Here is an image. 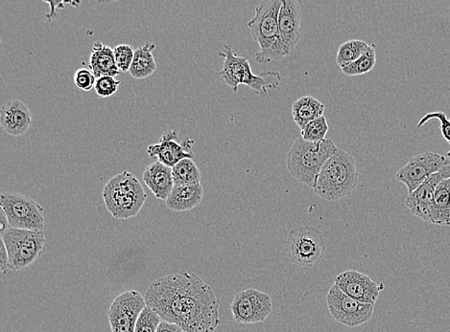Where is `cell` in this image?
Wrapping results in <instances>:
<instances>
[{"instance_id": "cell-33", "label": "cell", "mask_w": 450, "mask_h": 332, "mask_svg": "<svg viewBox=\"0 0 450 332\" xmlns=\"http://www.w3.org/2000/svg\"><path fill=\"white\" fill-rule=\"evenodd\" d=\"M96 79V75L89 68L81 67L76 70L73 81H74L75 86L81 91L89 92L92 88H94Z\"/></svg>"}, {"instance_id": "cell-3", "label": "cell", "mask_w": 450, "mask_h": 332, "mask_svg": "<svg viewBox=\"0 0 450 332\" xmlns=\"http://www.w3.org/2000/svg\"><path fill=\"white\" fill-rule=\"evenodd\" d=\"M281 5L283 0L261 2L254 9L253 20L248 23L252 37L260 47L254 55L259 64L281 62L287 57L279 42V16Z\"/></svg>"}, {"instance_id": "cell-15", "label": "cell", "mask_w": 450, "mask_h": 332, "mask_svg": "<svg viewBox=\"0 0 450 332\" xmlns=\"http://www.w3.org/2000/svg\"><path fill=\"white\" fill-rule=\"evenodd\" d=\"M177 130H169L164 133L159 138V142L150 145L147 149V154L150 157H156L158 161L167 167L173 168L183 159H193L194 154L192 151L195 142L191 137L183 139L181 143H178Z\"/></svg>"}, {"instance_id": "cell-35", "label": "cell", "mask_w": 450, "mask_h": 332, "mask_svg": "<svg viewBox=\"0 0 450 332\" xmlns=\"http://www.w3.org/2000/svg\"><path fill=\"white\" fill-rule=\"evenodd\" d=\"M0 269L4 274H6L10 271L9 269V258H8V253L6 247H5L4 242L1 241V246H0Z\"/></svg>"}, {"instance_id": "cell-26", "label": "cell", "mask_w": 450, "mask_h": 332, "mask_svg": "<svg viewBox=\"0 0 450 332\" xmlns=\"http://www.w3.org/2000/svg\"><path fill=\"white\" fill-rule=\"evenodd\" d=\"M368 43L361 40H348L340 45L336 56V64L343 68L357 61L368 48Z\"/></svg>"}, {"instance_id": "cell-29", "label": "cell", "mask_w": 450, "mask_h": 332, "mask_svg": "<svg viewBox=\"0 0 450 332\" xmlns=\"http://www.w3.org/2000/svg\"><path fill=\"white\" fill-rule=\"evenodd\" d=\"M162 318L151 307L146 306L138 317L135 332H157Z\"/></svg>"}, {"instance_id": "cell-10", "label": "cell", "mask_w": 450, "mask_h": 332, "mask_svg": "<svg viewBox=\"0 0 450 332\" xmlns=\"http://www.w3.org/2000/svg\"><path fill=\"white\" fill-rule=\"evenodd\" d=\"M327 304L333 319L349 328H355L370 322L375 311V304L355 300L335 285L330 288Z\"/></svg>"}, {"instance_id": "cell-22", "label": "cell", "mask_w": 450, "mask_h": 332, "mask_svg": "<svg viewBox=\"0 0 450 332\" xmlns=\"http://www.w3.org/2000/svg\"><path fill=\"white\" fill-rule=\"evenodd\" d=\"M325 105L313 96H303L292 105V115L298 127L305 129L310 122L324 115Z\"/></svg>"}, {"instance_id": "cell-11", "label": "cell", "mask_w": 450, "mask_h": 332, "mask_svg": "<svg viewBox=\"0 0 450 332\" xmlns=\"http://www.w3.org/2000/svg\"><path fill=\"white\" fill-rule=\"evenodd\" d=\"M272 309V299L269 294L254 288L240 291L230 304L232 317L240 325L265 322Z\"/></svg>"}, {"instance_id": "cell-16", "label": "cell", "mask_w": 450, "mask_h": 332, "mask_svg": "<svg viewBox=\"0 0 450 332\" xmlns=\"http://www.w3.org/2000/svg\"><path fill=\"white\" fill-rule=\"evenodd\" d=\"M279 42L290 56L302 37V8L298 0H283L279 16Z\"/></svg>"}, {"instance_id": "cell-4", "label": "cell", "mask_w": 450, "mask_h": 332, "mask_svg": "<svg viewBox=\"0 0 450 332\" xmlns=\"http://www.w3.org/2000/svg\"><path fill=\"white\" fill-rule=\"evenodd\" d=\"M338 149L330 139L313 143L297 138L287 154V170L300 183L314 188L322 166Z\"/></svg>"}, {"instance_id": "cell-27", "label": "cell", "mask_w": 450, "mask_h": 332, "mask_svg": "<svg viewBox=\"0 0 450 332\" xmlns=\"http://www.w3.org/2000/svg\"><path fill=\"white\" fill-rule=\"evenodd\" d=\"M376 64V52L375 46L369 45L364 54L357 61L347 67L341 68L344 74L349 77H357L367 74L373 69Z\"/></svg>"}, {"instance_id": "cell-30", "label": "cell", "mask_w": 450, "mask_h": 332, "mask_svg": "<svg viewBox=\"0 0 450 332\" xmlns=\"http://www.w3.org/2000/svg\"><path fill=\"white\" fill-rule=\"evenodd\" d=\"M113 53H115L116 62L119 71L123 73L129 72L135 56V50L133 46L130 45H119L113 48Z\"/></svg>"}, {"instance_id": "cell-28", "label": "cell", "mask_w": 450, "mask_h": 332, "mask_svg": "<svg viewBox=\"0 0 450 332\" xmlns=\"http://www.w3.org/2000/svg\"><path fill=\"white\" fill-rule=\"evenodd\" d=\"M329 130L327 118L322 115L310 122L305 129L300 130V137L308 142H321V141L325 140Z\"/></svg>"}, {"instance_id": "cell-5", "label": "cell", "mask_w": 450, "mask_h": 332, "mask_svg": "<svg viewBox=\"0 0 450 332\" xmlns=\"http://www.w3.org/2000/svg\"><path fill=\"white\" fill-rule=\"evenodd\" d=\"M103 200L108 213L116 219L137 217L147 200L145 188L128 171L113 176L103 189Z\"/></svg>"}, {"instance_id": "cell-20", "label": "cell", "mask_w": 450, "mask_h": 332, "mask_svg": "<svg viewBox=\"0 0 450 332\" xmlns=\"http://www.w3.org/2000/svg\"><path fill=\"white\" fill-rule=\"evenodd\" d=\"M204 188L202 184L174 185L171 194L168 197L167 208L177 213L191 211L202 203Z\"/></svg>"}, {"instance_id": "cell-19", "label": "cell", "mask_w": 450, "mask_h": 332, "mask_svg": "<svg viewBox=\"0 0 450 332\" xmlns=\"http://www.w3.org/2000/svg\"><path fill=\"white\" fill-rule=\"evenodd\" d=\"M143 182L159 200L167 201L174 188L172 168L159 161L151 163L142 173Z\"/></svg>"}, {"instance_id": "cell-17", "label": "cell", "mask_w": 450, "mask_h": 332, "mask_svg": "<svg viewBox=\"0 0 450 332\" xmlns=\"http://www.w3.org/2000/svg\"><path fill=\"white\" fill-rule=\"evenodd\" d=\"M334 285L344 293L364 304H375L383 287L367 275L356 270H347L335 277Z\"/></svg>"}, {"instance_id": "cell-21", "label": "cell", "mask_w": 450, "mask_h": 332, "mask_svg": "<svg viewBox=\"0 0 450 332\" xmlns=\"http://www.w3.org/2000/svg\"><path fill=\"white\" fill-rule=\"evenodd\" d=\"M89 68L96 78L103 77V76L116 78L120 74L116 65L113 48L103 45L101 42H94L91 56H89Z\"/></svg>"}, {"instance_id": "cell-2", "label": "cell", "mask_w": 450, "mask_h": 332, "mask_svg": "<svg viewBox=\"0 0 450 332\" xmlns=\"http://www.w3.org/2000/svg\"><path fill=\"white\" fill-rule=\"evenodd\" d=\"M359 183V173L354 157L338 149L320 171L314 193L322 200L332 202L349 197Z\"/></svg>"}, {"instance_id": "cell-7", "label": "cell", "mask_w": 450, "mask_h": 332, "mask_svg": "<svg viewBox=\"0 0 450 332\" xmlns=\"http://www.w3.org/2000/svg\"><path fill=\"white\" fill-rule=\"evenodd\" d=\"M9 258L10 271L24 270L42 256L46 246L43 231L9 227L0 234Z\"/></svg>"}, {"instance_id": "cell-6", "label": "cell", "mask_w": 450, "mask_h": 332, "mask_svg": "<svg viewBox=\"0 0 450 332\" xmlns=\"http://www.w3.org/2000/svg\"><path fill=\"white\" fill-rule=\"evenodd\" d=\"M219 55L224 57L223 67L219 72V78L234 92L238 91L241 84L250 87L259 96H266L269 89L278 88L281 81V74L278 71H264L254 75L250 62L245 57L238 56L232 51V46L225 45L224 51Z\"/></svg>"}, {"instance_id": "cell-13", "label": "cell", "mask_w": 450, "mask_h": 332, "mask_svg": "<svg viewBox=\"0 0 450 332\" xmlns=\"http://www.w3.org/2000/svg\"><path fill=\"white\" fill-rule=\"evenodd\" d=\"M145 298L135 290L116 297L108 310V322L113 332H135L140 313L145 309Z\"/></svg>"}, {"instance_id": "cell-31", "label": "cell", "mask_w": 450, "mask_h": 332, "mask_svg": "<svg viewBox=\"0 0 450 332\" xmlns=\"http://www.w3.org/2000/svg\"><path fill=\"white\" fill-rule=\"evenodd\" d=\"M121 81L111 76H103L97 78L94 91L100 98L112 97L118 92Z\"/></svg>"}, {"instance_id": "cell-9", "label": "cell", "mask_w": 450, "mask_h": 332, "mask_svg": "<svg viewBox=\"0 0 450 332\" xmlns=\"http://www.w3.org/2000/svg\"><path fill=\"white\" fill-rule=\"evenodd\" d=\"M0 208L6 214L10 227L30 231L45 229V209L27 195L2 193Z\"/></svg>"}, {"instance_id": "cell-1", "label": "cell", "mask_w": 450, "mask_h": 332, "mask_svg": "<svg viewBox=\"0 0 450 332\" xmlns=\"http://www.w3.org/2000/svg\"><path fill=\"white\" fill-rule=\"evenodd\" d=\"M145 298L162 320L177 324L184 332H215L220 325V301L196 274L181 271L159 277Z\"/></svg>"}, {"instance_id": "cell-32", "label": "cell", "mask_w": 450, "mask_h": 332, "mask_svg": "<svg viewBox=\"0 0 450 332\" xmlns=\"http://www.w3.org/2000/svg\"><path fill=\"white\" fill-rule=\"evenodd\" d=\"M433 119H437L440 121L441 134H443V137L446 139V142L450 145V120L447 118L446 113H441V111H437V113L425 114V115L420 120L419 123H417V129H420V127H422L424 125L427 124V122ZM447 157H450V149L449 152H447Z\"/></svg>"}, {"instance_id": "cell-18", "label": "cell", "mask_w": 450, "mask_h": 332, "mask_svg": "<svg viewBox=\"0 0 450 332\" xmlns=\"http://www.w3.org/2000/svg\"><path fill=\"white\" fill-rule=\"evenodd\" d=\"M0 125L4 132L13 137L26 134L32 125V113L27 103L17 99L2 105Z\"/></svg>"}, {"instance_id": "cell-37", "label": "cell", "mask_w": 450, "mask_h": 332, "mask_svg": "<svg viewBox=\"0 0 450 332\" xmlns=\"http://www.w3.org/2000/svg\"><path fill=\"white\" fill-rule=\"evenodd\" d=\"M0 234L4 233L5 231L10 227L9 222H8L6 214L4 210L0 208Z\"/></svg>"}, {"instance_id": "cell-23", "label": "cell", "mask_w": 450, "mask_h": 332, "mask_svg": "<svg viewBox=\"0 0 450 332\" xmlns=\"http://www.w3.org/2000/svg\"><path fill=\"white\" fill-rule=\"evenodd\" d=\"M156 48L154 43L147 42L142 47L135 49L129 74L137 80H143L150 77L157 70L153 51Z\"/></svg>"}, {"instance_id": "cell-12", "label": "cell", "mask_w": 450, "mask_h": 332, "mask_svg": "<svg viewBox=\"0 0 450 332\" xmlns=\"http://www.w3.org/2000/svg\"><path fill=\"white\" fill-rule=\"evenodd\" d=\"M450 163L449 157L435 152H424L409 160L395 173V179L407 187L409 194L417 189L433 173L443 171Z\"/></svg>"}, {"instance_id": "cell-14", "label": "cell", "mask_w": 450, "mask_h": 332, "mask_svg": "<svg viewBox=\"0 0 450 332\" xmlns=\"http://www.w3.org/2000/svg\"><path fill=\"white\" fill-rule=\"evenodd\" d=\"M447 178H450V163L443 171L433 173L421 186L408 195L405 204L414 216L432 223L436 188Z\"/></svg>"}, {"instance_id": "cell-34", "label": "cell", "mask_w": 450, "mask_h": 332, "mask_svg": "<svg viewBox=\"0 0 450 332\" xmlns=\"http://www.w3.org/2000/svg\"><path fill=\"white\" fill-rule=\"evenodd\" d=\"M45 4L50 5V12L46 13L45 18L48 21H52L57 18V9H64L67 4H72L73 6L77 7L80 5V2L73 1H45Z\"/></svg>"}, {"instance_id": "cell-8", "label": "cell", "mask_w": 450, "mask_h": 332, "mask_svg": "<svg viewBox=\"0 0 450 332\" xmlns=\"http://www.w3.org/2000/svg\"><path fill=\"white\" fill-rule=\"evenodd\" d=\"M327 244L324 234L313 226H299L289 231L286 254L290 260L303 268H313L324 257Z\"/></svg>"}, {"instance_id": "cell-25", "label": "cell", "mask_w": 450, "mask_h": 332, "mask_svg": "<svg viewBox=\"0 0 450 332\" xmlns=\"http://www.w3.org/2000/svg\"><path fill=\"white\" fill-rule=\"evenodd\" d=\"M174 185H195L201 183V171L191 159H183L172 168Z\"/></svg>"}, {"instance_id": "cell-24", "label": "cell", "mask_w": 450, "mask_h": 332, "mask_svg": "<svg viewBox=\"0 0 450 332\" xmlns=\"http://www.w3.org/2000/svg\"><path fill=\"white\" fill-rule=\"evenodd\" d=\"M434 200L433 224L450 225V178L441 181L436 188Z\"/></svg>"}, {"instance_id": "cell-36", "label": "cell", "mask_w": 450, "mask_h": 332, "mask_svg": "<svg viewBox=\"0 0 450 332\" xmlns=\"http://www.w3.org/2000/svg\"><path fill=\"white\" fill-rule=\"evenodd\" d=\"M157 332H184L183 328L177 324L167 322L162 320Z\"/></svg>"}]
</instances>
